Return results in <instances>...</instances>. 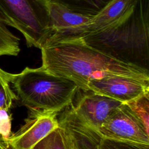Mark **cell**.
Returning a JSON list of instances; mask_svg holds the SVG:
<instances>
[{"label": "cell", "instance_id": "7", "mask_svg": "<svg viewBox=\"0 0 149 149\" xmlns=\"http://www.w3.org/2000/svg\"><path fill=\"white\" fill-rule=\"evenodd\" d=\"M49 15V36L44 45L80 39L83 28L94 15H83L58 4L48 3Z\"/></svg>", "mask_w": 149, "mask_h": 149}, {"label": "cell", "instance_id": "5", "mask_svg": "<svg viewBox=\"0 0 149 149\" xmlns=\"http://www.w3.org/2000/svg\"><path fill=\"white\" fill-rule=\"evenodd\" d=\"M98 132L103 138L149 144V131L125 103L108 117Z\"/></svg>", "mask_w": 149, "mask_h": 149}, {"label": "cell", "instance_id": "13", "mask_svg": "<svg viewBox=\"0 0 149 149\" xmlns=\"http://www.w3.org/2000/svg\"><path fill=\"white\" fill-rule=\"evenodd\" d=\"M8 26L0 12V56H17L20 51V39L10 31Z\"/></svg>", "mask_w": 149, "mask_h": 149}, {"label": "cell", "instance_id": "15", "mask_svg": "<svg viewBox=\"0 0 149 149\" xmlns=\"http://www.w3.org/2000/svg\"><path fill=\"white\" fill-rule=\"evenodd\" d=\"M126 104L143 122L146 128H149V94H145Z\"/></svg>", "mask_w": 149, "mask_h": 149}, {"label": "cell", "instance_id": "14", "mask_svg": "<svg viewBox=\"0 0 149 149\" xmlns=\"http://www.w3.org/2000/svg\"><path fill=\"white\" fill-rule=\"evenodd\" d=\"M10 73L0 68V109L10 111L13 102L18 100L17 95L11 89Z\"/></svg>", "mask_w": 149, "mask_h": 149}, {"label": "cell", "instance_id": "9", "mask_svg": "<svg viewBox=\"0 0 149 149\" xmlns=\"http://www.w3.org/2000/svg\"><path fill=\"white\" fill-rule=\"evenodd\" d=\"M83 91L76 105L71 104V107L82 122L98 131L108 117L122 103L91 90Z\"/></svg>", "mask_w": 149, "mask_h": 149}, {"label": "cell", "instance_id": "6", "mask_svg": "<svg viewBox=\"0 0 149 149\" xmlns=\"http://www.w3.org/2000/svg\"><path fill=\"white\" fill-rule=\"evenodd\" d=\"M24 123L6 140L15 149H31L59 126L58 112L29 108Z\"/></svg>", "mask_w": 149, "mask_h": 149}, {"label": "cell", "instance_id": "11", "mask_svg": "<svg viewBox=\"0 0 149 149\" xmlns=\"http://www.w3.org/2000/svg\"><path fill=\"white\" fill-rule=\"evenodd\" d=\"M59 125L31 149H74L70 134L62 125Z\"/></svg>", "mask_w": 149, "mask_h": 149}, {"label": "cell", "instance_id": "3", "mask_svg": "<svg viewBox=\"0 0 149 149\" xmlns=\"http://www.w3.org/2000/svg\"><path fill=\"white\" fill-rule=\"evenodd\" d=\"M10 83L24 105L58 113L72 104L79 90L74 81L50 73L42 66L10 73Z\"/></svg>", "mask_w": 149, "mask_h": 149}, {"label": "cell", "instance_id": "16", "mask_svg": "<svg viewBox=\"0 0 149 149\" xmlns=\"http://www.w3.org/2000/svg\"><path fill=\"white\" fill-rule=\"evenodd\" d=\"M97 149H149V144L102 137Z\"/></svg>", "mask_w": 149, "mask_h": 149}, {"label": "cell", "instance_id": "2", "mask_svg": "<svg viewBox=\"0 0 149 149\" xmlns=\"http://www.w3.org/2000/svg\"><path fill=\"white\" fill-rule=\"evenodd\" d=\"M80 39L119 61L149 70V0H137L123 20Z\"/></svg>", "mask_w": 149, "mask_h": 149}, {"label": "cell", "instance_id": "19", "mask_svg": "<svg viewBox=\"0 0 149 149\" xmlns=\"http://www.w3.org/2000/svg\"><path fill=\"white\" fill-rule=\"evenodd\" d=\"M74 149H76V148H74ZM80 149H97V148H88V147H87V148H80Z\"/></svg>", "mask_w": 149, "mask_h": 149}, {"label": "cell", "instance_id": "10", "mask_svg": "<svg viewBox=\"0 0 149 149\" xmlns=\"http://www.w3.org/2000/svg\"><path fill=\"white\" fill-rule=\"evenodd\" d=\"M137 1H111L84 27L83 37L104 30L123 20L133 10Z\"/></svg>", "mask_w": 149, "mask_h": 149}, {"label": "cell", "instance_id": "12", "mask_svg": "<svg viewBox=\"0 0 149 149\" xmlns=\"http://www.w3.org/2000/svg\"><path fill=\"white\" fill-rule=\"evenodd\" d=\"M83 15H95L112 0H45Z\"/></svg>", "mask_w": 149, "mask_h": 149}, {"label": "cell", "instance_id": "4", "mask_svg": "<svg viewBox=\"0 0 149 149\" xmlns=\"http://www.w3.org/2000/svg\"><path fill=\"white\" fill-rule=\"evenodd\" d=\"M0 12L8 26L20 31L28 47L41 49L49 36V15L45 0H0Z\"/></svg>", "mask_w": 149, "mask_h": 149}, {"label": "cell", "instance_id": "18", "mask_svg": "<svg viewBox=\"0 0 149 149\" xmlns=\"http://www.w3.org/2000/svg\"><path fill=\"white\" fill-rule=\"evenodd\" d=\"M0 149H15L7 140L0 136Z\"/></svg>", "mask_w": 149, "mask_h": 149}, {"label": "cell", "instance_id": "1", "mask_svg": "<svg viewBox=\"0 0 149 149\" xmlns=\"http://www.w3.org/2000/svg\"><path fill=\"white\" fill-rule=\"evenodd\" d=\"M42 66L54 74L88 90L93 79L109 76L149 78V70L119 61L85 44L81 39L53 42L41 49Z\"/></svg>", "mask_w": 149, "mask_h": 149}, {"label": "cell", "instance_id": "17", "mask_svg": "<svg viewBox=\"0 0 149 149\" xmlns=\"http://www.w3.org/2000/svg\"><path fill=\"white\" fill-rule=\"evenodd\" d=\"M12 115L10 111L0 109V136L4 139H8L11 135Z\"/></svg>", "mask_w": 149, "mask_h": 149}, {"label": "cell", "instance_id": "8", "mask_svg": "<svg viewBox=\"0 0 149 149\" xmlns=\"http://www.w3.org/2000/svg\"><path fill=\"white\" fill-rule=\"evenodd\" d=\"M88 89L126 103L149 94V78L109 76L91 80L88 83Z\"/></svg>", "mask_w": 149, "mask_h": 149}]
</instances>
